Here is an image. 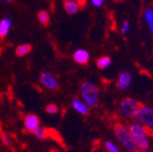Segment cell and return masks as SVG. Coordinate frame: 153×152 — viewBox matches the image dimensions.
<instances>
[{"label":"cell","instance_id":"cell-3","mask_svg":"<svg viewBox=\"0 0 153 152\" xmlns=\"http://www.w3.org/2000/svg\"><path fill=\"white\" fill-rule=\"evenodd\" d=\"M130 133L132 135L134 143L136 145L138 151H148L150 148V135L149 131L137 122H131L129 124Z\"/></svg>","mask_w":153,"mask_h":152},{"label":"cell","instance_id":"cell-8","mask_svg":"<svg viewBox=\"0 0 153 152\" xmlns=\"http://www.w3.org/2000/svg\"><path fill=\"white\" fill-rule=\"evenodd\" d=\"M132 84V75L129 72H122L119 74L116 81L117 88L120 90H127Z\"/></svg>","mask_w":153,"mask_h":152},{"label":"cell","instance_id":"cell-6","mask_svg":"<svg viewBox=\"0 0 153 152\" xmlns=\"http://www.w3.org/2000/svg\"><path fill=\"white\" fill-rule=\"evenodd\" d=\"M39 83L42 86L49 90H56L59 88V81L55 78L54 75H52L49 72H43L39 75Z\"/></svg>","mask_w":153,"mask_h":152},{"label":"cell","instance_id":"cell-16","mask_svg":"<svg viewBox=\"0 0 153 152\" xmlns=\"http://www.w3.org/2000/svg\"><path fill=\"white\" fill-rule=\"evenodd\" d=\"M37 19L39 24H42L43 26H48L49 22H50V14L47 11H45V10L39 11L37 13Z\"/></svg>","mask_w":153,"mask_h":152},{"label":"cell","instance_id":"cell-7","mask_svg":"<svg viewBox=\"0 0 153 152\" xmlns=\"http://www.w3.org/2000/svg\"><path fill=\"white\" fill-rule=\"evenodd\" d=\"M41 126V120L37 115L35 114H27L24 118V127L28 132L33 133L34 131Z\"/></svg>","mask_w":153,"mask_h":152},{"label":"cell","instance_id":"cell-4","mask_svg":"<svg viewBox=\"0 0 153 152\" xmlns=\"http://www.w3.org/2000/svg\"><path fill=\"white\" fill-rule=\"evenodd\" d=\"M135 122L146 128L148 131H153V107L150 105L140 104L136 115L134 117Z\"/></svg>","mask_w":153,"mask_h":152},{"label":"cell","instance_id":"cell-13","mask_svg":"<svg viewBox=\"0 0 153 152\" xmlns=\"http://www.w3.org/2000/svg\"><path fill=\"white\" fill-rule=\"evenodd\" d=\"M143 19L146 22L147 26H148L149 31L153 35V7H149L143 10Z\"/></svg>","mask_w":153,"mask_h":152},{"label":"cell","instance_id":"cell-23","mask_svg":"<svg viewBox=\"0 0 153 152\" xmlns=\"http://www.w3.org/2000/svg\"><path fill=\"white\" fill-rule=\"evenodd\" d=\"M3 3H11V0H2Z\"/></svg>","mask_w":153,"mask_h":152},{"label":"cell","instance_id":"cell-5","mask_svg":"<svg viewBox=\"0 0 153 152\" xmlns=\"http://www.w3.org/2000/svg\"><path fill=\"white\" fill-rule=\"evenodd\" d=\"M140 103L132 97H126L121 100L119 105L120 114L126 119H133L138 111Z\"/></svg>","mask_w":153,"mask_h":152},{"label":"cell","instance_id":"cell-22","mask_svg":"<svg viewBox=\"0 0 153 152\" xmlns=\"http://www.w3.org/2000/svg\"><path fill=\"white\" fill-rule=\"evenodd\" d=\"M104 3V0H91V4L95 7H101Z\"/></svg>","mask_w":153,"mask_h":152},{"label":"cell","instance_id":"cell-19","mask_svg":"<svg viewBox=\"0 0 153 152\" xmlns=\"http://www.w3.org/2000/svg\"><path fill=\"white\" fill-rule=\"evenodd\" d=\"M59 111H60V109H59V107H57L56 104H54V103H49V104L46 107V113L49 115L57 114Z\"/></svg>","mask_w":153,"mask_h":152},{"label":"cell","instance_id":"cell-20","mask_svg":"<svg viewBox=\"0 0 153 152\" xmlns=\"http://www.w3.org/2000/svg\"><path fill=\"white\" fill-rule=\"evenodd\" d=\"M130 29H131V26H130V22L128 20H124L121 25V28H120V31H121L122 34H126L130 31Z\"/></svg>","mask_w":153,"mask_h":152},{"label":"cell","instance_id":"cell-17","mask_svg":"<svg viewBox=\"0 0 153 152\" xmlns=\"http://www.w3.org/2000/svg\"><path fill=\"white\" fill-rule=\"evenodd\" d=\"M33 135L35 136L37 139H45L48 136V131L43 126H39L35 131L33 132Z\"/></svg>","mask_w":153,"mask_h":152},{"label":"cell","instance_id":"cell-21","mask_svg":"<svg viewBox=\"0 0 153 152\" xmlns=\"http://www.w3.org/2000/svg\"><path fill=\"white\" fill-rule=\"evenodd\" d=\"M2 143L5 146H11L13 143V138L9 134H2Z\"/></svg>","mask_w":153,"mask_h":152},{"label":"cell","instance_id":"cell-18","mask_svg":"<svg viewBox=\"0 0 153 152\" xmlns=\"http://www.w3.org/2000/svg\"><path fill=\"white\" fill-rule=\"evenodd\" d=\"M104 147L108 152H121L119 147H118L114 142H112V140H105Z\"/></svg>","mask_w":153,"mask_h":152},{"label":"cell","instance_id":"cell-2","mask_svg":"<svg viewBox=\"0 0 153 152\" xmlns=\"http://www.w3.org/2000/svg\"><path fill=\"white\" fill-rule=\"evenodd\" d=\"M114 131V135L117 139V142L120 144L122 148L127 152H138L136 145L134 143L132 135L130 133L129 127L127 124L118 122L114 126L113 128Z\"/></svg>","mask_w":153,"mask_h":152},{"label":"cell","instance_id":"cell-15","mask_svg":"<svg viewBox=\"0 0 153 152\" xmlns=\"http://www.w3.org/2000/svg\"><path fill=\"white\" fill-rule=\"evenodd\" d=\"M112 64V59L110 57H100L98 60H97V62H96V65L98 67L99 69L103 70V69H106L111 66Z\"/></svg>","mask_w":153,"mask_h":152},{"label":"cell","instance_id":"cell-10","mask_svg":"<svg viewBox=\"0 0 153 152\" xmlns=\"http://www.w3.org/2000/svg\"><path fill=\"white\" fill-rule=\"evenodd\" d=\"M71 107L76 111V113H79V114L83 115V116L88 115L89 111H91V109H89V107L78 97L74 98V99L71 100Z\"/></svg>","mask_w":153,"mask_h":152},{"label":"cell","instance_id":"cell-14","mask_svg":"<svg viewBox=\"0 0 153 152\" xmlns=\"http://www.w3.org/2000/svg\"><path fill=\"white\" fill-rule=\"evenodd\" d=\"M32 47L30 44H22V45H18L15 49V54L19 57H26L29 53L31 52Z\"/></svg>","mask_w":153,"mask_h":152},{"label":"cell","instance_id":"cell-11","mask_svg":"<svg viewBox=\"0 0 153 152\" xmlns=\"http://www.w3.org/2000/svg\"><path fill=\"white\" fill-rule=\"evenodd\" d=\"M63 7L68 15H76L81 9V2L76 0H65L63 2Z\"/></svg>","mask_w":153,"mask_h":152},{"label":"cell","instance_id":"cell-1","mask_svg":"<svg viewBox=\"0 0 153 152\" xmlns=\"http://www.w3.org/2000/svg\"><path fill=\"white\" fill-rule=\"evenodd\" d=\"M80 99L85 103L89 109H95L99 104V95L100 89L96 82L91 80H85L79 87Z\"/></svg>","mask_w":153,"mask_h":152},{"label":"cell","instance_id":"cell-12","mask_svg":"<svg viewBox=\"0 0 153 152\" xmlns=\"http://www.w3.org/2000/svg\"><path fill=\"white\" fill-rule=\"evenodd\" d=\"M13 26V20L10 17H3L0 19V38H4L9 34Z\"/></svg>","mask_w":153,"mask_h":152},{"label":"cell","instance_id":"cell-9","mask_svg":"<svg viewBox=\"0 0 153 152\" xmlns=\"http://www.w3.org/2000/svg\"><path fill=\"white\" fill-rule=\"evenodd\" d=\"M72 59L76 63L80 65H85L89 62V59H91V55L89 52L86 49H78L76 50L72 54Z\"/></svg>","mask_w":153,"mask_h":152},{"label":"cell","instance_id":"cell-24","mask_svg":"<svg viewBox=\"0 0 153 152\" xmlns=\"http://www.w3.org/2000/svg\"><path fill=\"white\" fill-rule=\"evenodd\" d=\"M139 152H149V151H139Z\"/></svg>","mask_w":153,"mask_h":152}]
</instances>
